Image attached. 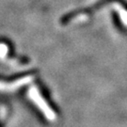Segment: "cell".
<instances>
[{"instance_id": "2", "label": "cell", "mask_w": 127, "mask_h": 127, "mask_svg": "<svg viewBox=\"0 0 127 127\" xmlns=\"http://www.w3.org/2000/svg\"><path fill=\"white\" fill-rule=\"evenodd\" d=\"M32 74H23L17 76L13 81H0V91H13L30 82Z\"/></svg>"}, {"instance_id": "1", "label": "cell", "mask_w": 127, "mask_h": 127, "mask_svg": "<svg viewBox=\"0 0 127 127\" xmlns=\"http://www.w3.org/2000/svg\"><path fill=\"white\" fill-rule=\"evenodd\" d=\"M29 97L36 103V104L39 106V108L42 111V113L44 114V116L46 118L48 119L49 121H54L56 119V114H55V112L52 110L50 106H48V104H46L44 99L42 97H41L40 93L38 92L36 89L33 88V89L29 90Z\"/></svg>"}]
</instances>
